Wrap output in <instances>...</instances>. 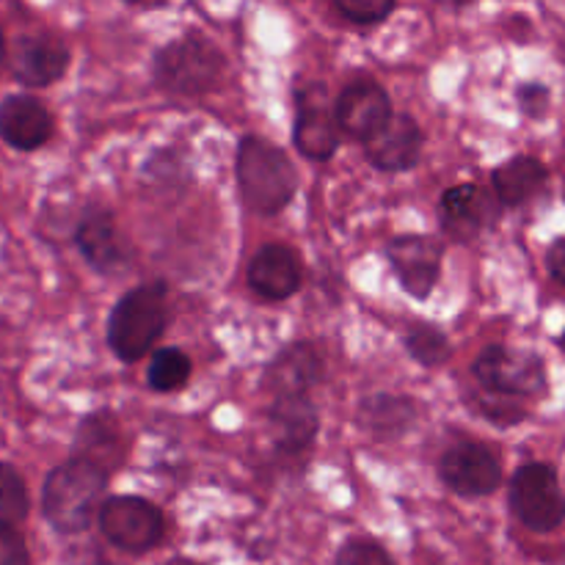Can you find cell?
<instances>
[{
    "label": "cell",
    "mask_w": 565,
    "mask_h": 565,
    "mask_svg": "<svg viewBox=\"0 0 565 565\" xmlns=\"http://www.w3.org/2000/svg\"><path fill=\"white\" fill-rule=\"evenodd\" d=\"M323 375L326 364L318 348L309 345V342H292L270 362L268 373H265V384L276 392V397L307 395L312 386L323 381Z\"/></svg>",
    "instance_id": "cell-18"
},
{
    "label": "cell",
    "mask_w": 565,
    "mask_h": 565,
    "mask_svg": "<svg viewBox=\"0 0 565 565\" xmlns=\"http://www.w3.org/2000/svg\"><path fill=\"white\" fill-rule=\"evenodd\" d=\"M28 489L22 475L11 463L0 461V522H20L28 516Z\"/></svg>",
    "instance_id": "cell-24"
},
{
    "label": "cell",
    "mask_w": 565,
    "mask_h": 565,
    "mask_svg": "<svg viewBox=\"0 0 565 565\" xmlns=\"http://www.w3.org/2000/svg\"><path fill=\"white\" fill-rule=\"evenodd\" d=\"M561 348H563V353H565V331H563V337H561Z\"/></svg>",
    "instance_id": "cell-32"
},
{
    "label": "cell",
    "mask_w": 565,
    "mask_h": 565,
    "mask_svg": "<svg viewBox=\"0 0 565 565\" xmlns=\"http://www.w3.org/2000/svg\"><path fill=\"white\" fill-rule=\"evenodd\" d=\"M75 243L77 248H81L83 259H86L97 274L114 276L125 270L127 243L108 210H86L75 230Z\"/></svg>",
    "instance_id": "cell-14"
},
{
    "label": "cell",
    "mask_w": 565,
    "mask_h": 565,
    "mask_svg": "<svg viewBox=\"0 0 565 565\" xmlns=\"http://www.w3.org/2000/svg\"><path fill=\"white\" fill-rule=\"evenodd\" d=\"M191 359L180 348H160L152 353L147 381L154 392H177L191 381Z\"/></svg>",
    "instance_id": "cell-22"
},
{
    "label": "cell",
    "mask_w": 565,
    "mask_h": 565,
    "mask_svg": "<svg viewBox=\"0 0 565 565\" xmlns=\"http://www.w3.org/2000/svg\"><path fill=\"white\" fill-rule=\"evenodd\" d=\"M511 508L524 527L550 533L565 522V497L550 463H524L511 480Z\"/></svg>",
    "instance_id": "cell-7"
},
{
    "label": "cell",
    "mask_w": 565,
    "mask_h": 565,
    "mask_svg": "<svg viewBox=\"0 0 565 565\" xmlns=\"http://www.w3.org/2000/svg\"><path fill=\"white\" fill-rule=\"evenodd\" d=\"M99 533L121 552L141 555L163 539V513L143 497H108L97 513Z\"/></svg>",
    "instance_id": "cell-6"
},
{
    "label": "cell",
    "mask_w": 565,
    "mask_h": 565,
    "mask_svg": "<svg viewBox=\"0 0 565 565\" xmlns=\"http://www.w3.org/2000/svg\"><path fill=\"white\" fill-rule=\"evenodd\" d=\"M303 279L301 257L285 243H268L248 265V285L265 301H285L296 296Z\"/></svg>",
    "instance_id": "cell-15"
},
{
    "label": "cell",
    "mask_w": 565,
    "mask_h": 565,
    "mask_svg": "<svg viewBox=\"0 0 565 565\" xmlns=\"http://www.w3.org/2000/svg\"><path fill=\"white\" fill-rule=\"evenodd\" d=\"M337 565H395L379 541L351 539L337 555Z\"/></svg>",
    "instance_id": "cell-26"
},
{
    "label": "cell",
    "mask_w": 565,
    "mask_h": 565,
    "mask_svg": "<svg viewBox=\"0 0 565 565\" xmlns=\"http://www.w3.org/2000/svg\"><path fill=\"white\" fill-rule=\"evenodd\" d=\"M163 565H202V563H193L188 557H174V561H166Z\"/></svg>",
    "instance_id": "cell-30"
},
{
    "label": "cell",
    "mask_w": 565,
    "mask_h": 565,
    "mask_svg": "<svg viewBox=\"0 0 565 565\" xmlns=\"http://www.w3.org/2000/svg\"><path fill=\"white\" fill-rule=\"evenodd\" d=\"M550 180V171L533 154H516V158L505 160L494 169V191L500 204L505 207H519V204L530 202L535 193Z\"/></svg>",
    "instance_id": "cell-20"
},
{
    "label": "cell",
    "mask_w": 565,
    "mask_h": 565,
    "mask_svg": "<svg viewBox=\"0 0 565 565\" xmlns=\"http://www.w3.org/2000/svg\"><path fill=\"white\" fill-rule=\"evenodd\" d=\"M441 230L452 237V241L472 243L475 237L483 235L497 218V204L483 188L463 182V185L447 188L445 196L439 202Z\"/></svg>",
    "instance_id": "cell-13"
},
{
    "label": "cell",
    "mask_w": 565,
    "mask_h": 565,
    "mask_svg": "<svg viewBox=\"0 0 565 565\" xmlns=\"http://www.w3.org/2000/svg\"><path fill=\"white\" fill-rule=\"evenodd\" d=\"M0 565H31L25 539L9 522H0Z\"/></svg>",
    "instance_id": "cell-27"
},
{
    "label": "cell",
    "mask_w": 565,
    "mask_h": 565,
    "mask_svg": "<svg viewBox=\"0 0 565 565\" xmlns=\"http://www.w3.org/2000/svg\"><path fill=\"white\" fill-rule=\"evenodd\" d=\"M108 489V472L88 458H70L47 475L42 513L58 533H83L97 519Z\"/></svg>",
    "instance_id": "cell-1"
},
{
    "label": "cell",
    "mask_w": 565,
    "mask_h": 565,
    "mask_svg": "<svg viewBox=\"0 0 565 565\" xmlns=\"http://www.w3.org/2000/svg\"><path fill=\"white\" fill-rule=\"evenodd\" d=\"M169 326V292L163 281L138 285L116 301L108 318V345L121 362L147 356Z\"/></svg>",
    "instance_id": "cell-3"
},
{
    "label": "cell",
    "mask_w": 565,
    "mask_h": 565,
    "mask_svg": "<svg viewBox=\"0 0 565 565\" xmlns=\"http://www.w3.org/2000/svg\"><path fill=\"white\" fill-rule=\"evenodd\" d=\"M6 61V36H3V28H0V66Z\"/></svg>",
    "instance_id": "cell-31"
},
{
    "label": "cell",
    "mask_w": 565,
    "mask_h": 565,
    "mask_svg": "<svg viewBox=\"0 0 565 565\" xmlns=\"http://www.w3.org/2000/svg\"><path fill=\"white\" fill-rule=\"evenodd\" d=\"M235 174L248 210L276 215L292 202L298 191V171L285 149L259 136H243L237 143Z\"/></svg>",
    "instance_id": "cell-2"
},
{
    "label": "cell",
    "mask_w": 565,
    "mask_h": 565,
    "mask_svg": "<svg viewBox=\"0 0 565 565\" xmlns=\"http://www.w3.org/2000/svg\"><path fill=\"white\" fill-rule=\"evenodd\" d=\"M516 97L524 114L533 116V119H541L550 108V88L541 86V83H524V86H519Z\"/></svg>",
    "instance_id": "cell-28"
},
{
    "label": "cell",
    "mask_w": 565,
    "mask_h": 565,
    "mask_svg": "<svg viewBox=\"0 0 565 565\" xmlns=\"http://www.w3.org/2000/svg\"><path fill=\"white\" fill-rule=\"evenodd\" d=\"M412 423L414 403L403 395H373L359 406V425L375 436H401Z\"/></svg>",
    "instance_id": "cell-21"
},
{
    "label": "cell",
    "mask_w": 565,
    "mask_h": 565,
    "mask_svg": "<svg viewBox=\"0 0 565 565\" xmlns=\"http://www.w3.org/2000/svg\"><path fill=\"white\" fill-rule=\"evenodd\" d=\"M439 478L461 497H489L500 489L502 467L480 441H458L441 456Z\"/></svg>",
    "instance_id": "cell-9"
},
{
    "label": "cell",
    "mask_w": 565,
    "mask_h": 565,
    "mask_svg": "<svg viewBox=\"0 0 565 565\" xmlns=\"http://www.w3.org/2000/svg\"><path fill=\"white\" fill-rule=\"evenodd\" d=\"M386 257H390V265L403 290L412 298L425 301L439 285L445 243L430 235H401L390 241Z\"/></svg>",
    "instance_id": "cell-8"
},
{
    "label": "cell",
    "mask_w": 565,
    "mask_h": 565,
    "mask_svg": "<svg viewBox=\"0 0 565 565\" xmlns=\"http://www.w3.org/2000/svg\"><path fill=\"white\" fill-rule=\"evenodd\" d=\"M334 9L353 25H379L395 11V0H334Z\"/></svg>",
    "instance_id": "cell-25"
},
{
    "label": "cell",
    "mask_w": 565,
    "mask_h": 565,
    "mask_svg": "<svg viewBox=\"0 0 565 565\" xmlns=\"http://www.w3.org/2000/svg\"><path fill=\"white\" fill-rule=\"evenodd\" d=\"M53 136V116L42 99L31 94H11L0 103V138L20 152L44 147Z\"/></svg>",
    "instance_id": "cell-16"
},
{
    "label": "cell",
    "mask_w": 565,
    "mask_h": 565,
    "mask_svg": "<svg viewBox=\"0 0 565 565\" xmlns=\"http://www.w3.org/2000/svg\"><path fill=\"white\" fill-rule=\"evenodd\" d=\"M406 348L423 367H441L450 359V342L430 323L412 326L406 334Z\"/></svg>",
    "instance_id": "cell-23"
},
{
    "label": "cell",
    "mask_w": 565,
    "mask_h": 565,
    "mask_svg": "<svg viewBox=\"0 0 565 565\" xmlns=\"http://www.w3.org/2000/svg\"><path fill=\"white\" fill-rule=\"evenodd\" d=\"M66 66H70V50L58 39L44 36V33L17 39L14 53H11V70L22 86H50L64 77Z\"/></svg>",
    "instance_id": "cell-17"
},
{
    "label": "cell",
    "mask_w": 565,
    "mask_h": 565,
    "mask_svg": "<svg viewBox=\"0 0 565 565\" xmlns=\"http://www.w3.org/2000/svg\"><path fill=\"white\" fill-rule=\"evenodd\" d=\"M292 143H296V149L303 158L318 160V163L334 158L337 147H340V127H337L334 114L326 105L323 88L320 86H309L298 92Z\"/></svg>",
    "instance_id": "cell-11"
},
{
    "label": "cell",
    "mask_w": 565,
    "mask_h": 565,
    "mask_svg": "<svg viewBox=\"0 0 565 565\" xmlns=\"http://www.w3.org/2000/svg\"><path fill=\"white\" fill-rule=\"evenodd\" d=\"M154 83L180 97H199L215 92L226 72V58L207 36L191 31L171 39L154 53Z\"/></svg>",
    "instance_id": "cell-4"
},
{
    "label": "cell",
    "mask_w": 565,
    "mask_h": 565,
    "mask_svg": "<svg viewBox=\"0 0 565 565\" xmlns=\"http://www.w3.org/2000/svg\"><path fill=\"white\" fill-rule=\"evenodd\" d=\"M268 419L276 447L292 452V456L312 447L315 436L320 430L318 408H315V403L307 395L276 397L268 412Z\"/></svg>",
    "instance_id": "cell-19"
},
{
    "label": "cell",
    "mask_w": 565,
    "mask_h": 565,
    "mask_svg": "<svg viewBox=\"0 0 565 565\" xmlns=\"http://www.w3.org/2000/svg\"><path fill=\"white\" fill-rule=\"evenodd\" d=\"M546 268H550L552 279L565 287V237L552 243V248L546 252Z\"/></svg>",
    "instance_id": "cell-29"
},
{
    "label": "cell",
    "mask_w": 565,
    "mask_h": 565,
    "mask_svg": "<svg viewBox=\"0 0 565 565\" xmlns=\"http://www.w3.org/2000/svg\"><path fill=\"white\" fill-rule=\"evenodd\" d=\"M390 94L375 81H353L342 88L334 108V121L340 132L356 138V141H370L386 121L392 119Z\"/></svg>",
    "instance_id": "cell-10"
},
{
    "label": "cell",
    "mask_w": 565,
    "mask_h": 565,
    "mask_svg": "<svg viewBox=\"0 0 565 565\" xmlns=\"http://www.w3.org/2000/svg\"><path fill=\"white\" fill-rule=\"evenodd\" d=\"M423 130L417 119L408 114H392V119L375 132L370 141H364V158L386 174H401L414 169L423 154Z\"/></svg>",
    "instance_id": "cell-12"
},
{
    "label": "cell",
    "mask_w": 565,
    "mask_h": 565,
    "mask_svg": "<svg viewBox=\"0 0 565 565\" xmlns=\"http://www.w3.org/2000/svg\"><path fill=\"white\" fill-rule=\"evenodd\" d=\"M472 375L486 392L502 397H535L546 390V367L530 351L489 345L472 362Z\"/></svg>",
    "instance_id": "cell-5"
}]
</instances>
